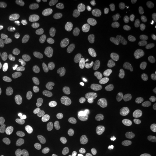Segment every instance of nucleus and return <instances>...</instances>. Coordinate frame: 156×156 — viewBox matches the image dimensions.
I'll list each match as a JSON object with an SVG mask.
<instances>
[{"label":"nucleus","mask_w":156,"mask_h":156,"mask_svg":"<svg viewBox=\"0 0 156 156\" xmlns=\"http://www.w3.org/2000/svg\"><path fill=\"white\" fill-rule=\"evenodd\" d=\"M108 4L112 7H114V8H118V7H120V6L122 5V0H109L108 1Z\"/></svg>","instance_id":"obj_24"},{"label":"nucleus","mask_w":156,"mask_h":156,"mask_svg":"<svg viewBox=\"0 0 156 156\" xmlns=\"http://www.w3.org/2000/svg\"><path fill=\"white\" fill-rule=\"evenodd\" d=\"M139 115V109L134 103H129L121 110L118 116L119 126L124 130H128L134 127Z\"/></svg>","instance_id":"obj_6"},{"label":"nucleus","mask_w":156,"mask_h":156,"mask_svg":"<svg viewBox=\"0 0 156 156\" xmlns=\"http://www.w3.org/2000/svg\"><path fill=\"white\" fill-rule=\"evenodd\" d=\"M89 115V108L84 104H76L68 114L65 124L69 129L79 128L86 122Z\"/></svg>","instance_id":"obj_5"},{"label":"nucleus","mask_w":156,"mask_h":156,"mask_svg":"<svg viewBox=\"0 0 156 156\" xmlns=\"http://www.w3.org/2000/svg\"><path fill=\"white\" fill-rule=\"evenodd\" d=\"M64 69L70 76H78L82 72V66L77 59H68L63 64Z\"/></svg>","instance_id":"obj_18"},{"label":"nucleus","mask_w":156,"mask_h":156,"mask_svg":"<svg viewBox=\"0 0 156 156\" xmlns=\"http://www.w3.org/2000/svg\"><path fill=\"white\" fill-rule=\"evenodd\" d=\"M44 69H46L51 75H53L54 76H58L60 75L59 71V65L55 62H46L44 65Z\"/></svg>","instance_id":"obj_20"},{"label":"nucleus","mask_w":156,"mask_h":156,"mask_svg":"<svg viewBox=\"0 0 156 156\" xmlns=\"http://www.w3.org/2000/svg\"><path fill=\"white\" fill-rule=\"evenodd\" d=\"M2 110L7 118L19 116L23 114V108L17 103H14L11 101H5L2 104Z\"/></svg>","instance_id":"obj_15"},{"label":"nucleus","mask_w":156,"mask_h":156,"mask_svg":"<svg viewBox=\"0 0 156 156\" xmlns=\"http://www.w3.org/2000/svg\"><path fill=\"white\" fill-rule=\"evenodd\" d=\"M102 156H114V155H110V154H105V155H102Z\"/></svg>","instance_id":"obj_26"},{"label":"nucleus","mask_w":156,"mask_h":156,"mask_svg":"<svg viewBox=\"0 0 156 156\" xmlns=\"http://www.w3.org/2000/svg\"><path fill=\"white\" fill-rule=\"evenodd\" d=\"M59 46L53 41H41L33 44L27 50V57L35 62L47 61L57 55Z\"/></svg>","instance_id":"obj_2"},{"label":"nucleus","mask_w":156,"mask_h":156,"mask_svg":"<svg viewBox=\"0 0 156 156\" xmlns=\"http://www.w3.org/2000/svg\"><path fill=\"white\" fill-rule=\"evenodd\" d=\"M128 5L132 6H139L141 4V1L140 0H128Z\"/></svg>","instance_id":"obj_25"},{"label":"nucleus","mask_w":156,"mask_h":156,"mask_svg":"<svg viewBox=\"0 0 156 156\" xmlns=\"http://www.w3.org/2000/svg\"><path fill=\"white\" fill-rule=\"evenodd\" d=\"M132 95L131 89L127 85L118 86L110 89L107 94V99L112 104H123L130 100Z\"/></svg>","instance_id":"obj_7"},{"label":"nucleus","mask_w":156,"mask_h":156,"mask_svg":"<svg viewBox=\"0 0 156 156\" xmlns=\"http://www.w3.org/2000/svg\"><path fill=\"white\" fill-rule=\"evenodd\" d=\"M11 83L10 78L7 76H0V90H3L5 89L7 86H9V84Z\"/></svg>","instance_id":"obj_23"},{"label":"nucleus","mask_w":156,"mask_h":156,"mask_svg":"<svg viewBox=\"0 0 156 156\" xmlns=\"http://www.w3.org/2000/svg\"><path fill=\"white\" fill-rule=\"evenodd\" d=\"M13 137L12 123L5 115L0 116V140L2 142H10Z\"/></svg>","instance_id":"obj_14"},{"label":"nucleus","mask_w":156,"mask_h":156,"mask_svg":"<svg viewBox=\"0 0 156 156\" xmlns=\"http://www.w3.org/2000/svg\"><path fill=\"white\" fill-rule=\"evenodd\" d=\"M156 40V28L153 25H141L133 29L127 36V44L133 48H142Z\"/></svg>","instance_id":"obj_3"},{"label":"nucleus","mask_w":156,"mask_h":156,"mask_svg":"<svg viewBox=\"0 0 156 156\" xmlns=\"http://www.w3.org/2000/svg\"><path fill=\"white\" fill-rule=\"evenodd\" d=\"M37 156H61V154L55 147L51 145H45L41 147Z\"/></svg>","instance_id":"obj_19"},{"label":"nucleus","mask_w":156,"mask_h":156,"mask_svg":"<svg viewBox=\"0 0 156 156\" xmlns=\"http://www.w3.org/2000/svg\"><path fill=\"white\" fill-rule=\"evenodd\" d=\"M23 89L24 92L30 95H43L46 91V84L35 79L26 80L23 84Z\"/></svg>","instance_id":"obj_12"},{"label":"nucleus","mask_w":156,"mask_h":156,"mask_svg":"<svg viewBox=\"0 0 156 156\" xmlns=\"http://www.w3.org/2000/svg\"><path fill=\"white\" fill-rule=\"evenodd\" d=\"M118 78V71L112 68H100L95 74V81L102 85H110L116 82Z\"/></svg>","instance_id":"obj_9"},{"label":"nucleus","mask_w":156,"mask_h":156,"mask_svg":"<svg viewBox=\"0 0 156 156\" xmlns=\"http://www.w3.org/2000/svg\"><path fill=\"white\" fill-rule=\"evenodd\" d=\"M59 109H60V104L56 98L50 97L44 101V110L46 115L50 116H54L59 112Z\"/></svg>","instance_id":"obj_16"},{"label":"nucleus","mask_w":156,"mask_h":156,"mask_svg":"<svg viewBox=\"0 0 156 156\" xmlns=\"http://www.w3.org/2000/svg\"><path fill=\"white\" fill-rule=\"evenodd\" d=\"M140 125L146 130L156 132V115L146 114L140 118Z\"/></svg>","instance_id":"obj_17"},{"label":"nucleus","mask_w":156,"mask_h":156,"mask_svg":"<svg viewBox=\"0 0 156 156\" xmlns=\"http://www.w3.org/2000/svg\"><path fill=\"white\" fill-rule=\"evenodd\" d=\"M46 5L50 12L63 18H69L74 14L72 6L64 0H49Z\"/></svg>","instance_id":"obj_8"},{"label":"nucleus","mask_w":156,"mask_h":156,"mask_svg":"<svg viewBox=\"0 0 156 156\" xmlns=\"http://www.w3.org/2000/svg\"><path fill=\"white\" fill-rule=\"evenodd\" d=\"M21 14L15 7L10 5H0V22L14 24L20 20Z\"/></svg>","instance_id":"obj_10"},{"label":"nucleus","mask_w":156,"mask_h":156,"mask_svg":"<svg viewBox=\"0 0 156 156\" xmlns=\"http://www.w3.org/2000/svg\"><path fill=\"white\" fill-rule=\"evenodd\" d=\"M148 101L151 108L156 110V83L153 84L148 91Z\"/></svg>","instance_id":"obj_21"},{"label":"nucleus","mask_w":156,"mask_h":156,"mask_svg":"<svg viewBox=\"0 0 156 156\" xmlns=\"http://www.w3.org/2000/svg\"><path fill=\"white\" fill-rule=\"evenodd\" d=\"M147 14L150 17H156V0L152 1L147 8Z\"/></svg>","instance_id":"obj_22"},{"label":"nucleus","mask_w":156,"mask_h":156,"mask_svg":"<svg viewBox=\"0 0 156 156\" xmlns=\"http://www.w3.org/2000/svg\"><path fill=\"white\" fill-rule=\"evenodd\" d=\"M37 122L33 116L23 114L14 119L12 122V128L17 132H23L34 128Z\"/></svg>","instance_id":"obj_11"},{"label":"nucleus","mask_w":156,"mask_h":156,"mask_svg":"<svg viewBox=\"0 0 156 156\" xmlns=\"http://www.w3.org/2000/svg\"><path fill=\"white\" fill-rule=\"evenodd\" d=\"M117 21L116 14L112 11H97L90 14L88 23L91 28L104 29L113 26Z\"/></svg>","instance_id":"obj_4"},{"label":"nucleus","mask_w":156,"mask_h":156,"mask_svg":"<svg viewBox=\"0 0 156 156\" xmlns=\"http://www.w3.org/2000/svg\"><path fill=\"white\" fill-rule=\"evenodd\" d=\"M133 156H156V144L149 140L140 141L136 146Z\"/></svg>","instance_id":"obj_13"},{"label":"nucleus","mask_w":156,"mask_h":156,"mask_svg":"<svg viewBox=\"0 0 156 156\" xmlns=\"http://www.w3.org/2000/svg\"><path fill=\"white\" fill-rule=\"evenodd\" d=\"M119 52L116 47L109 44L92 45L88 50L86 58L89 63L95 66H104L116 60Z\"/></svg>","instance_id":"obj_1"}]
</instances>
